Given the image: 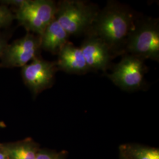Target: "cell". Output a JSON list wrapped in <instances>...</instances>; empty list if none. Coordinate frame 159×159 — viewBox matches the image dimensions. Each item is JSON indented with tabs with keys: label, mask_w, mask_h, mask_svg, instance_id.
I'll use <instances>...</instances> for the list:
<instances>
[{
	"label": "cell",
	"mask_w": 159,
	"mask_h": 159,
	"mask_svg": "<svg viewBox=\"0 0 159 159\" xmlns=\"http://www.w3.org/2000/svg\"><path fill=\"white\" fill-rule=\"evenodd\" d=\"M80 48L90 71L106 72L115 57L104 41L92 35H87Z\"/></svg>",
	"instance_id": "ba28073f"
},
{
	"label": "cell",
	"mask_w": 159,
	"mask_h": 159,
	"mask_svg": "<svg viewBox=\"0 0 159 159\" xmlns=\"http://www.w3.org/2000/svg\"><path fill=\"white\" fill-rule=\"evenodd\" d=\"M2 150L8 159H36L38 153L33 143L29 141L3 148Z\"/></svg>",
	"instance_id": "7c38bea8"
},
{
	"label": "cell",
	"mask_w": 159,
	"mask_h": 159,
	"mask_svg": "<svg viewBox=\"0 0 159 159\" xmlns=\"http://www.w3.org/2000/svg\"><path fill=\"white\" fill-rule=\"evenodd\" d=\"M57 4L51 0H26L16 10L15 17L20 25L41 36L47 26L56 18Z\"/></svg>",
	"instance_id": "277c9868"
},
{
	"label": "cell",
	"mask_w": 159,
	"mask_h": 159,
	"mask_svg": "<svg viewBox=\"0 0 159 159\" xmlns=\"http://www.w3.org/2000/svg\"><path fill=\"white\" fill-rule=\"evenodd\" d=\"M36 159H58L57 156L47 152H39L37 154Z\"/></svg>",
	"instance_id": "2e32d148"
},
{
	"label": "cell",
	"mask_w": 159,
	"mask_h": 159,
	"mask_svg": "<svg viewBox=\"0 0 159 159\" xmlns=\"http://www.w3.org/2000/svg\"><path fill=\"white\" fill-rule=\"evenodd\" d=\"M136 19L128 7L109 1L98 11L87 35L104 41L114 56L125 54V44Z\"/></svg>",
	"instance_id": "6da1fadb"
},
{
	"label": "cell",
	"mask_w": 159,
	"mask_h": 159,
	"mask_svg": "<svg viewBox=\"0 0 159 159\" xmlns=\"http://www.w3.org/2000/svg\"><path fill=\"white\" fill-rule=\"evenodd\" d=\"M122 159H125L124 158H122Z\"/></svg>",
	"instance_id": "ac0fdd59"
},
{
	"label": "cell",
	"mask_w": 159,
	"mask_h": 159,
	"mask_svg": "<svg viewBox=\"0 0 159 159\" xmlns=\"http://www.w3.org/2000/svg\"><path fill=\"white\" fill-rule=\"evenodd\" d=\"M98 11L85 1L64 0L57 4L56 19L69 35L87 34Z\"/></svg>",
	"instance_id": "3957f363"
},
{
	"label": "cell",
	"mask_w": 159,
	"mask_h": 159,
	"mask_svg": "<svg viewBox=\"0 0 159 159\" xmlns=\"http://www.w3.org/2000/svg\"><path fill=\"white\" fill-rule=\"evenodd\" d=\"M58 70L69 74H84L90 71L80 47L68 42L58 53Z\"/></svg>",
	"instance_id": "9c48e42d"
},
{
	"label": "cell",
	"mask_w": 159,
	"mask_h": 159,
	"mask_svg": "<svg viewBox=\"0 0 159 159\" xmlns=\"http://www.w3.org/2000/svg\"><path fill=\"white\" fill-rule=\"evenodd\" d=\"M69 34L55 18L40 36L41 48L52 54H58L63 46L68 42Z\"/></svg>",
	"instance_id": "30bf717a"
},
{
	"label": "cell",
	"mask_w": 159,
	"mask_h": 159,
	"mask_svg": "<svg viewBox=\"0 0 159 159\" xmlns=\"http://www.w3.org/2000/svg\"><path fill=\"white\" fill-rule=\"evenodd\" d=\"M14 19L15 15L7 6H0V29L10 25Z\"/></svg>",
	"instance_id": "4fadbf2b"
},
{
	"label": "cell",
	"mask_w": 159,
	"mask_h": 159,
	"mask_svg": "<svg viewBox=\"0 0 159 159\" xmlns=\"http://www.w3.org/2000/svg\"><path fill=\"white\" fill-rule=\"evenodd\" d=\"M0 159H8L6 153L2 149L0 150Z\"/></svg>",
	"instance_id": "e0dca14e"
},
{
	"label": "cell",
	"mask_w": 159,
	"mask_h": 159,
	"mask_svg": "<svg viewBox=\"0 0 159 159\" xmlns=\"http://www.w3.org/2000/svg\"><path fill=\"white\" fill-rule=\"evenodd\" d=\"M21 68L23 81L34 96L52 86L58 71L56 62L47 61L40 56Z\"/></svg>",
	"instance_id": "52a82bcc"
},
{
	"label": "cell",
	"mask_w": 159,
	"mask_h": 159,
	"mask_svg": "<svg viewBox=\"0 0 159 159\" xmlns=\"http://www.w3.org/2000/svg\"><path fill=\"white\" fill-rule=\"evenodd\" d=\"M41 50L40 35L27 33L22 38L7 45L0 58V67H23L40 57Z\"/></svg>",
	"instance_id": "8992f818"
},
{
	"label": "cell",
	"mask_w": 159,
	"mask_h": 159,
	"mask_svg": "<svg viewBox=\"0 0 159 159\" xmlns=\"http://www.w3.org/2000/svg\"><path fill=\"white\" fill-rule=\"evenodd\" d=\"M8 44V35L0 33V58L6 46Z\"/></svg>",
	"instance_id": "9a60e30c"
},
{
	"label": "cell",
	"mask_w": 159,
	"mask_h": 159,
	"mask_svg": "<svg viewBox=\"0 0 159 159\" xmlns=\"http://www.w3.org/2000/svg\"><path fill=\"white\" fill-rule=\"evenodd\" d=\"M125 53L159 62V20H136L127 40Z\"/></svg>",
	"instance_id": "7a4b0ae2"
},
{
	"label": "cell",
	"mask_w": 159,
	"mask_h": 159,
	"mask_svg": "<svg viewBox=\"0 0 159 159\" xmlns=\"http://www.w3.org/2000/svg\"><path fill=\"white\" fill-rule=\"evenodd\" d=\"M26 0H3L0 1V3L2 5L8 6H11L16 8V9L24 4Z\"/></svg>",
	"instance_id": "5bb4252c"
},
{
	"label": "cell",
	"mask_w": 159,
	"mask_h": 159,
	"mask_svg": "<svg viewBox=\"0 0 159 159\" xmlns=\"http://www.w3.org/2000/svg\"><path fill=\"white\" fill-rule=\"evenodd\" d=\"M125 159H159L158 148L134 145H124L120 148Z\"/></svg>",
	"instance_id": "8fae6325"
},
{
	"label": "cell",
	"mask_w": 159,
	"mask_h": 159,
	"mask_svg": "<svg viewBox=\"0 0 159 159\" xmlns=\"http://www.w3.org/2000/svg\"><path fill=\"white\" fill-rule=\"evenodd\" d=\"M144 60L134 55L125 53L119 63L114 66L107 76L115 85L123 90H142L146 84L144 75L147 71Z\"/></svg>",
	"instance_id": "5b68a950"
}]
</instances>
